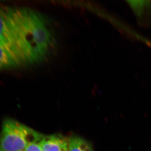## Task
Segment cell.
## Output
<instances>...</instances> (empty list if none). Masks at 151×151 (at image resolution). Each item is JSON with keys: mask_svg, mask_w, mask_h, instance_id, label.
<instances>
[{"mask_svg": "<svg viewBox=\"0 0 151 151\" xmlns=\"http://www.w3.org/2000/svg\"><path fill=\"white\" fill-rule=\"evenodd\" d=\"M0 43L24 53L34 64L46 59L54 39L46 19L38 12L0 6Z\"/></svg>", "mask_w": 151, "mask_h": 151, "instance_id": "1", "label": "cell"}, {"mask_svg": "<svg viewBox=\"0 0 151 151\" xmlns=\"http://www.w3.org/2000/svg\"><path fill=\"white\" fill-rule=\"evenodd\" d=\"M43 137L18 121L7 119L3 124L0 151H24L29 144L41 141Z\"/></svg>", "mask_w": 151, "mask_h": 151, "instance_id": "2", "label": "cell"}, {"mask_svg": "<svg viewBox=\"0 0 151 151\" xmlns=\"http://www.w3.org/2000/svg\"><path fill=\"white\" fill-rule=\"evenodd\" d=\"M33 64L24 53L0 43V70Z\"/></svg>", "mask_w": 151, "mask_h": 151, "instance_id": "3", "label": "cell"}, {"mask_svg": "<svg viewBox=\"0 0 151 151\" xmlns=\"http://www.w3.org/2000/svg\"><path fill=\"white\" fill-rule=\"evenodd\" d=\"M141 26H151V1H128Z\"/></svg>", "mask_w": 151, "mask_h": 151, "instance_id": "4", "label": "cell"}, {"mask_svg": "<svg viewBox=\"0 0 151 151\" xmlns=\"http://www.w3.org/2000/svg\"><path fill=\"white\" fill-rule=\"evenodd\" d=\"M41 146L42 151H67L68 138L54 134L44 137Z\"/></svg>", "mask_w": 151, "mask_h": 151, "instance_id": "5", "label": "cell"}, {"mask_svg": "<svg viewBox=\"0 0 151 151\" xmlns=\"http://www.w3.org/2000/svg\"><path fill=\"white\" fill-rule=\"evenodd\" d=\"M67 151H93L88 142L79 137H70L68 138Z\"/></svg>", "mask_w": 151, "mask_h": 151, "instance_id": "6", "label": "cell"}, {"mask_svg": "<svg viewBox=\"0 0 151 151\" xmlns=\"http://www.w3.org/2000/svg\"><path fill=\"white\" fill-rule=\"evenodd\" d=\"M24 151H42L41 141L32 143L25 149Z\"/></svg>", "mask_w": 151, "mask_h": 151, "instance_id": "7", "label": "cell"}]
</instances>
